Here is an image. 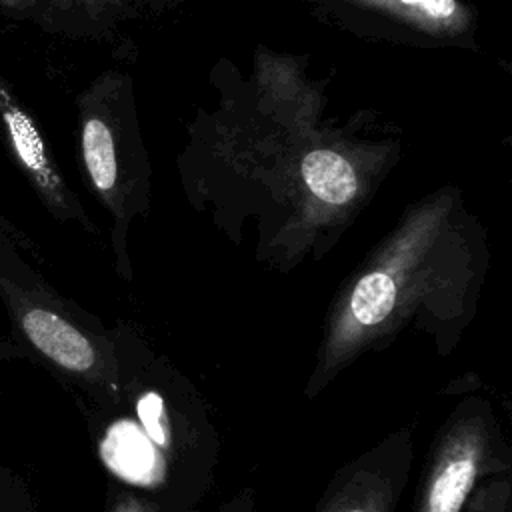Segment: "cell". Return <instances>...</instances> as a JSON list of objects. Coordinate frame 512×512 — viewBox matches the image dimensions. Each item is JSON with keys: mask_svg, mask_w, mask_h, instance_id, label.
Returning a JSON list of instances; mask_svg holds the SVG:
<instances>
[{"mask_svg": "<svg viewBox=\"0 0 512 512\" xmlns=\"http://www.w3.org/2000/svg\"><path fill=\"white\" fill-rule=\"evenodd\" d=\"M324 108L302 60L258 48L252 78L194 124L182 162L188 196L222 228L254 216L258 258L282 270L322 256L400 158V138H376L370 112L332 124Z\"/></svg>", "mask_w": 512, "mask_h": 512, "instance_id": "6da1fadb", "label": "cell"}, {"mask_svg": "<svg viewBox=\"0 0 512 512\" xmlns=\"http://www.w3.org/2000/svg\"><path fill=\"white\" fill-rule=\"evenodd\" d=\"M488 238L458 186L410 202L336 292L306 396H318L346 366L390 344L404 328L454 348L472 320L488 272Z\"/></svg>", "mask_w": 512, "mask_h": 512, "instance_id": "7a4b0ae2", "label": "cell"}, {"mask_svg": "<svg viewBox=\"0 0 512 512\" xmlns=\"http://www.w3.org/2000/svg\"><path fill=\"white\" fill-rule=\"evenodd\" d=\"M96 418L104 420L98 446L114 480L196 512L212 482L218 436L188 378L146 348L120 402Z\"/></svg>", "mask_w": 512, "mask_h": 512, "instance_id": "3957f363", "label": "cell"}, {"mask_svg": "<svg viewBox=\"0 0 512 512\" xmlns=\"http://www.w3.org/2000/svg\"><path fill=\"white\" fill-rule=\"evenodd\" d=\"M0 298L24 340L54 376L96 414L112 410L126 376L148 348L130 328H106L96 316L54 292L30 270L0 268Z\"/></svg>", "mask_w": 512, "mask_h": 512, "instance_id": "277c9868", "label": "cell"}, {"mask_svg": "<svg viewBox=\"0 0 512 512\" xmlns=\"http://www.w3.org/2000/svg\"><path fill=\"white\" fill-rule=\"evenodd\" d=\"M78 142L88 182L112 220L114 268L132 280L128 232L150 210V160L128 72L106 70L80 94Z\"/></svg>", "mask_w": 512, "mask_h": 512, "instance_id": "5b68a950", "label": "cell"}, {"mask_svg": "<svg viewBox=\"0 0 512 512\" xmlns=\"http://www.w3.org/2000/svg\"><path fill=\"white\" fill-rule=\"evenodd\" d=\"M510 472V452L488 400L464 398L440 426L412 512H462L490 476Z\"/></svg>", "mask_w": 512, "mask_h": 512, "instance_id": "8992f818", "label": "cell"}, {"mask_svg": "<svg viewBox=\"0 0 512 512\" xmlns=\"http://www.w3.org/2000/svg\"><path fill=\"white\" fill-rule=\"evenodd\" d=\"M310 14L368 42L478 50L480 12L468 0H304Z\"/></svg>", "mask_w": 512, "mask_h": 512, "instance_id": "52a82bcc", "label": "cell"}, {"mask_svg": "<svg viewBox=\"0 0 512 512\" xmlns=\"http://www.w3.org/2000/svg\"><path fill=\"white\" fill-rule=\"evenodd\" d=\"M414 462L410 428H400L344 464L312 512H394Z\"/></svg>", "mask_w": 512, "mask_h": 512, "instance_id": "ba28073f", "label": "cell"}, {"mask_svg": "<svg viewBox=\"0 0 512 512\" xmlns=\"http://www.w3.org/2000/svg\"><path fill=\"white\" fill-rule=\"evenodd\" d=\"M0 118L20 168L26 172L46 208L60 220H74L94 232V224L86 216L80 200L68 188L58 164L28 110L12 96L0 80Z\"/></svg>", "mask_w": 512, "mask_h": 512, "instance_id": "9c48e42d", "label": "cell"}, {"mask_svg": "<svg viewBox=\"0 0 512 512\" xmlns=\"http://www.w3.org/2000/svg\"><path fill=\"white\" fill-rule=\"evenodd\" d=\"M462 512H512L510 472L486 478L468 498Z\"/></svg>", "mask_w": 512, "mask_h": 512, "instance_id": "30bf717a", "label": "cell"}, {"mask_svg": "<svg viewBox=\"0 0 512 512\" xmlns=\"http://www.w3.org/2000/svg\"><path fill=\"white\" fill-rule=\"evenodd\" d=\"M104 512H180L166 502L128 486L126 482L110 480L106 492V508ZM198 512V510H196Z\"/></svg>", "mask_w": 512, "mask_h": 512, "instance_id": "8fae6325", "label": "cell"}, {"mask_svg": "<svg viewBox=\"0 0 512 512\" xmlns=\"http://www.w3.org/2000/svg\"><path fill=\"white\" fill-rule=\"evenodd\" d=\"M0 512H38L28 480L4 462H0Z\"/></svg>", "mask_w": 512, "mask_h": 512, "instance_id": "7c38bea8", "label": "cell"}, {"mask_svg": "<svg viewBox=\"0 0 512 512\" xmlns=\"http://www.w3.org/2000/svg\"><path fill=\"white\" fill-rule=\"evenodd\" d=\"M214 512H258L254 490L252 488L240 490L230 500H226L222 506H218Z\"/></svg>", "mask_w": 512, "mask_h": 512, "instance_id": "4fadbf2b", "label": "cell"}, {"mask_svg": "<svg viewBox=\"0 0 512 512\" xmlns=\"http://www.w3.org/2000/svg\"><path fill=\"white\" fill-rule=\"evenodd\" d=\"M22 358H30L28 352L24 350V346H20L14 340H8V338L0 336V364L2 362H12V360H22Z\"/></svg>", "mask_w": 512, "mask_h": 512, "instance_id": "5bb4252c", "label": "cell"}]
</instances>
